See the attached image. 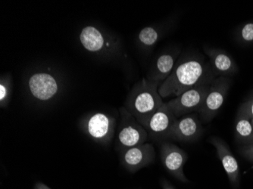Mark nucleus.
Returning a JSON list of instances; mask_svg holds the SVG:
<instances>
[{"instance_id": "f257e3e1", "label": "nucleus", "mask_w": 253, "mask_h": 189, "mask_svg": "<svg viewBox=\"0 0 253 189\" xmlns=\"http://www.w3.org/2000/svg\"><path fill=\"white\" fill-rule=\"evenodd\" d=\"M210 62L201 55H190L177 61L171 75L161 83L159 92L161 97H177L192 88L211 84L217 78Z\"/></svg>"}, {"instance_id": "f03ea898", "label": "nucleus", "mask_w": 253, "mask_h": 189, "mask_svg": "<svg viewBox=\"0 0 253 189\" xmlns=\"http://www.w3.org/2000/svg\"><path fill=\"white\" fill-rule=\"evenodd\" d=\"M159 82L144 78L133 86L126 97L125 109L144 127L164 104L159 92Z\"/></svg>"}, {"instance_id": "7ed1b4c3", "label": "nucleus", "mask_w": 253, "mask_h": 189, "mask_svg": "<svg viewBox=\"0 0 253 189\" xmlns=\"http://www.w3.org/2000/svg\"><path fill=\"white\" fill-rule=\"evenodd\" d=\"M120 116L117 146L121 152L146 143L149 134L144 126L140 124L125 107L120 109Z\"/></svg>"}, {"instance_id": "20e7f679", "label": "nucleus", "mask_w": 253, "mask_h": 189, "mask_svg": "<svg viewBox=\"0 0 253 189\" xmlns=\"http://www.w3.org/2000/svg\"><path fill=\"white\" fill-rule=\"evenodd\" d=\"M84 131L96 143L107 145L115 134L116 118L104 113L88 115L81 123Z\"/></svg>"}, {"instance_id": "39448f33", "label": "nucleus", "mask_w": 253, "mask_h": 189, "mask_svg": "<svg viewBox=\"0 0 253 189\" xmlns=\"http://www.w3.org/2000/svg\"><path fill=\"white\" fill-rule=\"evenodd\" d=\"M231 82V79L225 76H218L211 82L204 102L199 111L205 121H210L217 114L225 101Z\"/></svg>"}, {"instance_id": "423d86ee", "label": "nucleus", "mask_w": 253, "mask_h": 189, "mask_svg": "<svg viewBox=\"0 0 253 189\" xmlns=\"http://www.w3.org/2000/svg\"><path fill=\"white\" fill-rule=\"evenodd\" d=\"M210 85H201L192 88L166 102V105L177 118L195 111L199 112L208 93Z\"/></svg>"}, {"instance_id": "0eeeda50", "label": "nucleus", "mask_w": 253, "mask_h": 189, "mask_svg": "<svg viewBox=\"0 0 253 189\" xmlns=\"http://www.w3.org/2000/svg\"><path fill=\"white\" fill-rule=\"evenodd\" d=\"M156 152L153 145L144 143L126 149L121 153V163L130 173L148 167L154 162Z\"/></svg>"}, {"instance_id": "6e6552de", "label": "nucleus", "mask_w": 253, "mask_h": 189, "mask_svg": "<svg viewBox=\"0 0 253 189\" xmlns=\"http://www.w3.org/2000/svg\"><path fill=\"white\" fill-rule=\"evenodd\" d=\"M161 161L166 170L174 178L188 183L183 173V166L187 160V153L183 149L170 143H164L160 147Z\"/></svg>"}, {"instance_id": "1a4fd4ad", "label": "nucleus", "mask_w": 253, "mask_h": 189, "mask_svg": "<svg viewBox=\"0 0 253 189\" xmlns=\"http://www.w3.org/2000/svg\"><path fill=\"white\" fill-rule=\"evenodd\" d=\"M177 118L166 103L153 115L145 129L151 137L157 139H170L172 129Z\"/></svg>"}, {"instance_id": "9d476101", "label": "nucleus", "mask_w": 253, "mask_h": 189, "mask_svg": "<svg viewBox=\"0 0 253 189\" xmlns=\"http://www.w3.org/2000/svg\"><path fill=\"white\" fill-rule=\"evenodd\" d=\"M210 143L215 148L217 156L222 163L231 186L234 189H237L240 185V168L238 162L233 155L231 149L225 141L216 136L211 137L210 139Z\"/></svg>"}, {"instance_id": "9b49d317", "label": "nucleus", "mask_w": 253, "mask_h": 189, "mask_svg": "<svg viewBox=\"0 0 253 189\" xmlns=\"http://www.w3.org/2000/svg\"><path fill=\"white\" fill-rule=\"evenodd\" d=\"M203 132V126L197 116H183L177 118L172 129L170 139L183 143H192L197 141Z\"/></svg>"}, {"instance_id": "f8f14e48", "label": "nucleus", "mask_w": 253, "mask_h": 189, "mask_svg": "<svg viewBox=\"0 0 253 189\" xmlns=\"http://www.w3.org/2000/svg\"><path fill=\"white\" fill-rule=\"evenodd\" d=\"M28 87L32 96L41 101L50 100L59 90L56 79L47 73L33 75L28 80Z\"/></svg>"}, {"instance_id": "ddd939ff", "label": "nucleus", "mask_w": 253, "mask_h": 189, "mask_svg": "<svg viewBox=\"0 0 253 189\" xmlns=\"http://www.w3.org/2000/svg\"><path fill=\"white\" fill-rule=\"evenodd\" d=\"M204 52L208 56L211 69L217 77H229L238 72V67L234 58L225 51L206 47Z\"/></svg>"}, {"instance_id": "4468645a", "label": "nucleus", "mask_w": 253, "mask_h": 189, "mask_svg": "<svg viewBox=\"0 0 253 189\" xmlns=\"http://www.w3.org/2000/svg\"><path fill=\"white\" fill-rule=\"evenodd\" d=\"M180 53V51L177 49L159 55L154 66L152 68L150 75H148L147 79L159 82L160 85L163 83L171 75Z\"/></svg>"}, {"instance_id": "2eb2a0df", "label": "nucleus", "mask_w": 253, "mask_h": 189, "mask_svg": "<svg viewBox=\"0 0 253 189\" xmlns=\"http://www.w3.org/2000/svg\"><path fill=\"white\" fill-rule=\"evenodd\" d=\"M80 41L84 48L91 52H98L107 47H116L112 42H108L104 34L93 26H86L80 34Z\"/></svg>"}, {"instance_id": "dca6fc26", "label": "nucleus", "mask_w": 253, "mask_h": 189, "mask_svg": "<svg viewBox=\"0 0 253 189\" xmlns=\"http://www.w3.org/2000/svg\"><path fill=\"white\" fill-rule=\"evenodd\" d=\"M234 132L236 140L242 146L253 145V126L248 118L237 114Z\"/></svg>"}, {"instance_id": "f3484780", "label": "nucleus", "mask_w": 253, "mask_h": 189, "mask_svg": "<svg viewBox=\"0 0 253 189\" xmlns=\"http://www.w3.org/2000/svg\"><path fill=\"white\" fill-rule=\"evenodd\" d=\"M161 34L160 30L156 27H145L138 34V42L144 48H152L159 42Z\"/></svg>"}, {"instance_id": "a211bd4d", "label": "nucleus", "mask_w": 253, "mask_h": 189, "mask_svg": "<svg viewBox=\"0 0 253 189\" xmlns=\"http://www.w3.org/2000/svg\"><path fill=\"white\" fill-rule=\"evenodd\" d=\"M11 96V79L10 76H2L0 79V105L7 107Z\"/></svg>"}, {"instance_id": "6ab92c4d", "label": "nucleus", "mask_w": 253, "mask_h": 189, "mask_svg": "<svg viewBox=\"0 0 253 189\" xmlns=\"http://www.w3.org/2000/svg\"><path fill=\"white\" fill-rule=\"evenodd\" d=\"M237 38L240 43L244 45L253 43V21L246 23L239 28Z\"/></svg>"}, {"instance_id": "aec40b11", "label": "nucleus", "mask_w": 253, "mask_h": 189, "mask_svg": "<svg viewBox=\"0 0 253 189\" xmlns=\"http://www.w3.org/2000/svg\"><path fill=\"white\" fill-rule=\"evenodd\" d=\"M237 114L242 115L251 120L253 117V98L240 105Z\"/></svg>"}, {"instance_id": "412c9836", "label": "nucleus", "mask_w": 253, "mask_h": 189, "mask_svg": "<svg viewBox=\"0 0 253 189\" xmlns=\"http://www.w3.org/2000/svg\"><path fill=\"white\" fill-rule=\"evenodd\" d=\"M240 152L246 159L253 163V145L241 146Z\"/></svg>"}, {"instance_id": "4be33fe9", "label": "nucleus", "mask_w": 253, "mask_h": 189, "mask_svg": "<svg viewBox=\"0 0 253 189\" xmlns=\"http://www.w3.org/2000/svg\"><path fill=\"white\" fill-rule=\"evenodd\" d=\"M162 187L163 189H175V188L166 180H162Z\"/></svg>"}, {"instance_id": "5701e85b", "label": "nucleus", "mask_w": 253, "mask_h": 189, "mask_svg": "<svg viewBox=\"0 0 253 189\" xmlns=\"http://www.w3.org/2000/svg\"><path fill=\"white\" fill-rule=\"evenodd\" d=\"M34 189H52L48 187L47 186H45L44 183H41V182H38L35 184L34 186Z\"/></svg>"}, {"instance_id": "b1692460", "label": "nucleus", "mask_w": 253, "mask_h": 189, "mask_svg": "<svg viewBox=\"0 0 253 189\" xmlns=\"http://www.w3.org/2000/svg\"><path fill=\"white\" fill-rule=\"evenodd\" d=\"M250 122H251L252 125L253 126V117L250 120Z\"/></svg>"}]
</instances>
